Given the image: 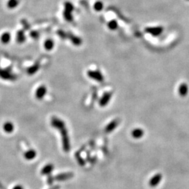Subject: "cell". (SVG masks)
<instances>
[{
	"label": "cell",
	"instance_id": "cell-1",
	"mask_svg": "<svg viewBox=\"0 0 189 189\" xmlns=\"http://www.w3.org/2000/svg\"><path fill=\"white\" fill-rule=\"evenodd\" d=\"M62 134V140H63V149L65 152H68L70 149V143H69V139L68 137L67 130L66 128H63V129L60 130Z\"/></svg>",
	"mask_w": 189,
	"mask_h": 189
},
{
	"label": "cell",
	"instance_id": "cell-2",
	"mask_svg": "<svg viewBox=\"0 0 189 189\" xmlns=\"http://www.w3.org/2000/svg\"><path fill=\"white\" fill-rule=\"evenodd\" d=\"M145 31L149 34H151L153 36H159L163 31V27H152V28H147Z\"/></svg>",
	"mask_w": 189,
	"mask_h": 189
},
{
	"label": "cell",
	"instance_id": "cell-3",
	"mask_svg": "<svg viewBox=\"0 0 189 189\" xmlns=\"http://www.w3.org/2000/svg\"><path fill=\"white\" fill-rule=\"evenodd\" d=\"M88 75L90 78L95 81H98L101 82L104 80L102 74L99 71H88Z\"/></svg>",
	"mask_w": 189,
	"mask_h": 189
},
{
	"label": "cell",
	"instance_id": "cell-4",
	"mask_svg": "<svg viewBox=\"0 0 189 189\" xmlns=\"http://www.w3.org/2000/svg\"><path fill=\"white\" fill-rule=\"evenodd\" d=\"M51 125H53L54 128H57L58 130H61L63 128H65V124L64 122L60 119L56 118V117H53L51 120Z\"/></svg>",
	"mask_w": 189,
	"mask_h": 189
},
{
	"label": "cell",
	"instance_id": "cell-5",
	"mask_svg": "<svg viewBox=\"0 0 189 189\" xmlns=\"http://www.w3.org/2000/svg\"><path fill=\"white\" fill-rule=\"evenodd\" d=\"M162 174H157L155 175H154L153 177L151 179V180L149 181V186L151 187H155L158 185V184L161 182L162 179Z\"/></svg>",
	"mask_w": 189,
	"mask_h": 189
},
{
	"label": "cell",
	"instance_id": "cell-6",
	"mask_svg": "<svg viewBox=\"0 0 189 189\" xmlns=\"http://www.w3.org/2000/svg\"><path fill=\"white\" fill-rule=\"evenodd\" d=\"M46 93V88L44 85H42L36 90L35 93L36 98L39 100L42 99L45 96Z\"/></svg>",
	"mask_w": 189,
	"mask_h": 189
},
{
	"label": "cell",
	"instance_id": "cell-7",
	"mask_svg": "<svg viewBox=\"0 0 189 189\" xmlns=\"http://www.w3.org/2000/svg\"><path fill=\"white\" fill-rule=\"evenodd\" d=\"M112 94L110 93H106L103 95V97L101 98L100 101V106H106V104L109 103L111 98H112Z\"/></svg>",
	"mask_w": 189,
	"mask_h": 189
},
{
	"label": "cell",
	"instance_id": "cell-8",
	"mask_svg": "<svg viewBox=\"0 0 189 189\" xmlns=\"http://www.w3.org/2000/svg\"><path fill=\"white\" fill-rule=\"evenodd\" d=\"M118 123H119L118 120H114L113 121L111 122L110 123H109L105 128L106 133H111V132H112L113 130L115 129L117 126H118Z\"/></svg>",
	"mask_w": 189,
	"mask_h": 189
},
{
	"label": "cell",
	"instance_id": "cell-9",
	"mask_svg": "<svg viewBox=\"0 0 189 189\" xmlns=\"http://www.w3.org/2000/svg\"><path fill=\"white\" fill-rule=\"evenodd\" d=\"M0 77L6 80H14L15 77L6 70H0Z\"/></svg>",
	"mask_w": 189,
	"mask_h": 189
},
{
	"label": "cell",
	"instance_id": "cell-10",
	"mask_svg": "<svg viewBox=\"0 0 189 189\" xmlns=\"http://www.w3.org/2000/svg\"><path fill=\"white\" fill-rule=\"evenodd\" d=\"M144 133V132L143 130L140 129V128H136L132 131V136L135 139H139V138L142 137Z\"/></svg>",
	"mask_w": 189,
	"mask_h": 189
},
{
	"label": "cell",
	"instance_id": "cell-11",
	"mask_svg": "<svg viewBox=\"0 0 189 189\" xmlns=\"http://www.w3.org/2000/svg\"><path fill=\"white\" fill-rule=\"evenodd\" d=\"M179 92L181 96L185 97L188 92V85H187L186 83H182V85L179 86Z\"/></svg>",
	"mask_w": 189,
	"mask_h": 189
},
{
	"label": "cell",
	"instance_id": "cell-12",
	"mask_svg": "<svg viewBox=\"0 0 189 189\" xmlns=\"http://www.w3.org/2000/svg\"><path fill=\"white\" fill-rule=\"evenodd\" d=\"M73 174L72 173H67V174H61L59 175H57L55 177V180L57 181H64L67 180V179H69V178L72 177Z\"/></svg>",
	"mask_w": 189,
	"mask_h": 189
},
{
	"label": "cell",
	"instance_id": "cell-13",
	"mask_svg": "<svg viewBox=\"0 0 189 189\" xmlns=\"http://www.w3.org/2000/svg\"><path fill=\"white\" fill-rule=\"evenodd\" d=\"M3 128H4V130L6 133H10L13 131L14 127L13 125L12 124V123H11V122H6V123H4Z\"/></svg>",
	"mask_w": 189,
	"mask_h": 189
},
{
	"label": "cell",
	"instance_id": "cell-14",
	"mask_svg": "<svg viewBox=\"0 0 189 189\" xmlns=\"http://www.w3.org/2000/svg\"><path fill=\"white\" fill-rule=\"evenodd\" d=\"M36 152L34 150H30L25 153V158L27 160H32L36 157Z\"/></svg>",
	"mask_w": 189,
	"mask_h": 189
},
{
	"label": "cell",
	"instance_id": "cell-15",
	"mask_svg": "<svg viewBox=\"0 0 189 189\" xmlns=\"http://www.w3.org/2000/svg\"><path fill=\"white\" fill-rule=\"evenodd\" d=\"M53 165L51 164L47 165L44 167L42 170V174H50V172L53 171Z\"/></svg>",
	"mask_w": 189,
	"mask_h": 189
},
{
	"label": "cell",
	"instance_id": "cell-16",
	"mask_svg": "<svg viewBox=\"0 0 189 189\" xmlns=\"http://www.w3.org/2000/svg\"><path fill=\"white\" fill-rule=\"evenodd\" d=\"M11 40V34L9 32H4L1 36V41L3 44H8Z\"/></svg>",
	"mask_w": 189,
	"mask_h": 189
},
{
	"label": "cell",
	"instance_id": "cell-17",
	"mask_svg": "<svg viewBox=\"0 0 189 189\" xmlns=\"http://www.w3.org/2000/svg\"><path fill=\"white\" fill-rule=\"evenodd\" d=\"M19 1L18 0H9L7 3V6L9 9H14L18 5Z\"/></svg>",
	"mask_w": 189,
	"mask_h": 189
},
{
	"label": "cell",
	"instance_id": "cell-18",
	"mask_svg": "<svg viewBox=\"0 0 189 189\" xmlns=\"http://www.w3.org/2000/svg\"><path fill=\"white\" fill-rule=\"evenodd\" d=\"M44 46H45L46 49H47V50H51L52 48H53V46H54V43L52 40H50V39H48V40H47L46 42H45V44H44Z\"/></svg>",
	"mask_w": 189,
	"mask_h": 189
},
{
	"label": "cell",
	"instance_id": "cell-19",
	"mask_svg": "<svg viewBox=\"0 0 189 189\" xmlns=\"http://www.w3.org/2000/svg\"><path fill=\"white\" fill-rule=\"evenodd\" d=\"M108 26H109V28L112 30H115L117 29V27H118V23L116 20H113L112 21L109 22L108 23Z\"/></svg>",
	"mask_w": 189,
	"mask_h": 189
},
{
	"label": "cell",
	"instance_id": "cell-20",
	"mask_svg": "<svg viewBox=\"0 0 189 189\" xmlns=\"http://www.w3.org/2000/svg\"><path fill=\"white\" fill-rule=\"evenodd\" d=\"M25 37L23 34V32L20 31L18 33V34H17V41H18V42L19 43H23L25 42Z\"/></svg>",
	"mask_w": 189,
	"mask_h": 189
},
{
	"label": "cell",
	"instance_id": "cell-21",
	"mask_svg": "<svg viewBox=\"0 0 189 189\" xmlns=\"http://www.w3.org/2000/svg\"><path fill=\"white\" fill-rule=\"evenodd\" d=\"M94 8L95 10L98 11H100L103 9V3L102 1H97L95 4Z\"/></svg>",
	"mask_w": 189,
	"mask_h": 189
},
{
	"label": "cell",
	"instance_id": "cell-22",
	"mask_svg": "<svg viewBox=\"0 0 189 189\" xmlns=\"http://www.w3.org/2000/svg\"><path fill=\"white\" fill-rule=\"evenodd\" d=\"M39 69V65H35L34 66L32 67H30L29 69H28V74H34V73L36 72V71Z\"/></svg>",
	"mask_w": 189,
	"mask_h": 189
},
{
	"label": "cell",
	"instance_id": "cell-23",
	"mask_svg": "<svg viewBox=\"0 0 189 189\" xmlns=\"http://www.w3.org/2000/svg\"><path fill=\"white\" fill-rule=\"evenodd\" d=\"M64 15H65V18H66L67 20H69V21H71V20H72V16H71V12L67 11H65Z\"/></svg>",
	"mask_w": 189,
	"mask_h": 189
},
{
	"label": "cell",
	"instance_id": "cell-24",
	"mask_svg": "<svg viewBox=\"0 0 189 189\" xmlns=\"http://www.w3.org/2000/svg\"><path fill=\"white\" fill-rule=\"evenodd\" d=\"M73 10V6L72 4H70L69 2H67L65 4V11H67L71 12Z\"/></svg>",
	"mask_w": 189,
	"mask_h": 189
},
{
	"label": "cell",
	"instance_id": "cell-25",
	"mask_svg": "<svg viewBox=\"0 0 189 189\" xmlns=\"http://www.w3.org/2000/svg\"><path fill=\"white\" fill-rule=\"evenodd\" d=\"M71 41H72L73 43L77 46H79V44L81 43V41L80 40V39H79V38L77 37H75V36H73V37L71 38Z\"/></svg>",
	"mask_w": 189,
	"mask_h": 189
},
{
	"label": "cell",
	"instance_id": "cell-26",
	"mask_svg": "<svg viewBox=\"0 0 189 189\" xmlns=\"http://www.w3.org/2000/svg\"><path fill=\"white\" fill-rule=\"evenodd\" d=\"M13 189H23L21 186H17L14 187Z\"/></svg>",
	"mask_w": 189,
	"mask_h": 189
},
{
	"label": "cell",
	"instance_id": "cell-27",
	"mask_svg": "<svg viewBox=\"0 0 189 189\" xmlns=\"http://www.w3.org/2000/svg\"><path fill=\"white\" fill-rule=\"evenodd\" d=\"M56 188H58V187H55V188H52V189H56Z\"/></svg>",
	"mask_w": 189,
	"mask_h": 189
}]
</instances>
